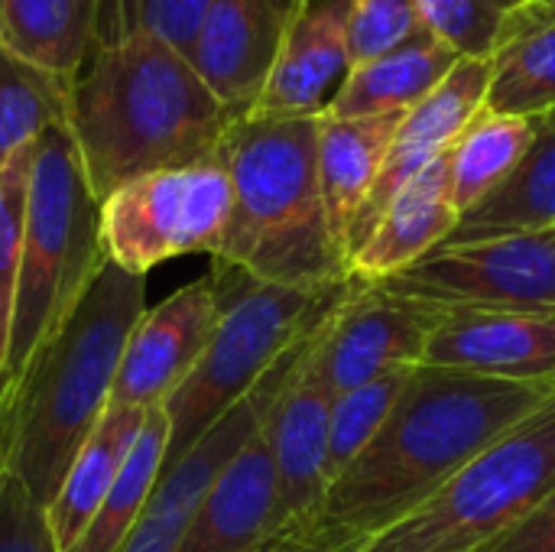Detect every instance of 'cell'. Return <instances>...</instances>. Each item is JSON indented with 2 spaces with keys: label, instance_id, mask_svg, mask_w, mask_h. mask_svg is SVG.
Returning <instances> with one entry per match:
<instances>
[{
  "label": "cell",
  "instance_id": "cell-1",
  "mask_svg": "<svg viewBox=\"0 0 555 552\" xmlns=\"http://www.w3.org/2000/svg\"><path fill=\"white\" fill-rule=\"evenodd\" d=\"M553 390L555 381H494L420 364L380 433L332 482L319 511L270 534L254 552H358L426 504Z\"/></svg>",
  "mask_w": 555,
  "mask_h": 552
},
{
  "label": "cell",
  "instance_id": "cell-2",
  "mask_svg": "<svg viewBox=\"0 0 555 552\" xmlns=\"http://www.w3.org/2000/svg\"><path fill=\"white\" fill-rule=\"evenodd\" d=\"M234 120L192 62L150 36L91 46L65 104L98 202L146 172L218 159Z\"/></svg>",
  "mask_w": 555,
  "mask_h": 552
},
{
  "label": "cell",
  "instance_id": "cell-3",
  "mask_svg": "<svg viewBox=\"0 0 555 552\" xmlns=\"http://www.w3.org/2000/svg\"><path fill=\"white\" fill-rule=\"evenodd\" d=\"M146 277L104 264L62 329L39 348L13 394L0 403L7 472L46 508L78 449L101 423L124 345L146 312Z\"/></svg>",
  "mask_w": 555,
  "mask_h": 552
},
{
  "label": "cell",
  "instance_id": "cell-4",
  "mask_svg": "<svg viewBox=\"0 0 555 552\" xmlns=\"http://www.w3.org/2000/svg\"><path fill=\"white\" fill-rule=\"evenodd\" d=\"M319 117L234 120L221 143L231 218L215 254L257 283L325 290L348 277L319 189Z\"/></svg>",
  "mask_w": 555,
  "mask_h": 552
},
{
  "label": "cell",
  "instance_id": "cell-5",
  "mask_svg": "<svg viewBox=\"0 0 555 552\" xmlns=\"http://www.w3.org/2000/svg\"><path fill=\"white\" fill-rule=\"evenodd\" d=\"M104 264L101 202L88 185L68 127L52 124L33 146L23 254L0 364V403L13 394L39 348L81 303Z\"/></svg>",
  "mask_w": 555,
  "mask_h": 552
},
{
  "label": "cell",
  "instance_id": "cell-6",
  "mask_svg": "<svg viewBox=\"0 0 555 552\" xmlns=\"http://www.w3.org/2000/svg\"><path fill=\"white\" fill-rule=\"evenodd\" d=\"M211 280L221 296V319L192 374L163 403L169 423L163 475L263 381L299 335L322 322L354 290V277L325 290L270 286L218 260Z\"/></svg>",
  "mask_w": 555,
  "mask_h": 552
},
{
  "label": "cell",
  "instance_id": "cell-7",
  "mask_svg": "<svg viewBox=\"0 0 555 552\" xmlns=\"http://www.w3.org/2000/svg\"><path fill=\"white\" fill-rule=\"evenodd\" d=\"M555 491V390L358 552H485Z\"/></svg>",
  "mask_w": 555,
  "mask_h": 552
},
{
  "label": "cell",
  "instance_id": "cell-8",
  "mask_svg": "<svg viewBox=\"0 0 555 552\" xmlns=\"http://www.w3.org/2000/svg\"><path fill=\"white\" fill-rule=\"evenodd\" d=\"M234 192L218 159L146 172L101 202V244L111 264L146 277L182 254H218Z\"/></svg>",
  "mask_w": 555,
  "mask_h": 552
},
{
  "label": "cell",
  "instance_id": "cell-9",
  "mask_svg": "<svg viewBox=\"0 0 555 552\" xmlns=\"http://www.w3.org/2000/svg\"><path fill=\"white\" fill-rule=\"evenodd\" d=\"M380 283L442 312H553L555 228L540 234L442 244L413 267Z\"/></svg>",
  "mask_w": 555,
  "mask_h": 552
},
{
  "label": "cell",
  "instance_id": "cell-10",
  "mask_svg": "<svg viewBox=\"0 0 555 552\" xmlns=\"http://www.w3.org/2000/svg\"><path fill=\"white\" fill-rule=\"evenodd\" d=\"M332 312L322 322H315L306 335H299L296 345L263 374V381L179 465H172L166 475H159L140 524L130 530L120 552H176L195 508L202 504V498L208 495L215 478L224 472V465L263 429L267 416L273 413V407L280 403V397L286 394V387L296 381L306 358L319 345Z\"/></svg>",
  "mask_w": 555,
  "mask_h": 552
},
{
  "label": "cell",
  "instance_id": "cell-11",
  "mask_svg": "<svg viewBox=\"0 0 555 552\" xmlns=\"http://www.w3.org/2000/svg\"><path fill=\"white\" fill-rule=\"evenodd\" d=\"M442 316V309L400 296L384 283L354 280L319 338L315 368L335 397L387 371L420 368Z\"/></svg>",
  "mask_w": 555,
  "mask_h": 552
},
{
  "label": "cell",
  "instance_id": "cell-12",
  "mask_svg": "<svg viewBox=\"0 0 555 552\" xmlns=\"http://www.w3.org/2000/svg\"><path fill=\"white\" fill-rule=\"evenodd\" d=\"M221 319V296L211 277L179 286L156 309H146L120 355L107 407L153 410L192 374Z\"/></svg>",
  "mask_w": 555,
  "mask_h": 552
},
{
  "label": "cell",
  "instance_id": "cell-13",
  "mask_svg": "<svg viewBox=\"0 0 555 552\" xmlns=\"http://www.w3.org/2000/svg\"><path fill=\"white\" fill-rule=\"evenodd\" d=\"M488 81H491V59H462L426 101H420L413 111L403 114L393 143L387 150V159L380 166V176L348 234V264L358 254V247L371 238L393 195L413 176H420L426 166L446 156L452 143L462 137V130L485 111Z\"/></svg>",
  "mask_w": 555,
  "mask_h": 552
},
{
  "label": "cell",
  "instance_id": "cell-14",
  "mask_svg": "<svg viewBox=\"0 0 555 552\" xmlns=\"http://www.w3.org/2000/svg\"><path fill=\"white\" fill-rule=\"evenodd\" d=\"M309 0H215L198 33L192 68L237 117L260 98L276 52Z\"/></svg>",
  "mask_w": 555,
  "mask_h": 552
},
{
  "label": "cell",
  "instance_id": "cell-15",
  "mask_svg": "<svg viewBox=\"0 0 555 552\" xmlns=\"http://www.w3.org/2000/svg\"><path fill=\"white\" fill-rule=\"evenodd\" d=\"M423 364L494 381H555V316L452 309L439 319Z\"/></svg>",
  "mask_w": 555,
  "mask_h": 552
},
{
  "label": "cell",
  "instance_id": "cell-16",
  "mask_svg": "<svg viewBox=\"0 0 555 552\" xmlns=\"http://www.w3.org/2000/svg\"><path fill=\"white\" fill-rule=\"evenodd\" d=\"M315 348L267 420V439L276 465V530L309 521L332 485L328 423L335 394L315 368Z\"/></svg>",
  "mask_w": 555,
  "mask_h": 552
},
{
  "label": "cell",
  "instance_id": "cell-17",
  "mask_svg": "<svg viewBox=\"0 0 555 552\" xmlns=\"http://www.w3.org/2000/svg\"><path fill=\"white\" fill-rule=\"evenodd\" d=\"M351 0H309L293 20L267 75L254 117H319L351 72Z\"/></svg>",
  "mask_w": 555,
  "mask_h": 552
},
{
  "label": "cell",
  "instance_id": "cell-18",
  "mask_svg": "<svg viewBox=\"0 0 555 552\" xmlns=\"http://www.w3.org/2000/svg\"><path fill=\"white\" fill-rule=\"evenodd\" d=\"M273 530L276 465L263 423V429L215 478L176 552H254Z\"/></svg>",
  "mask_w": 555,
  "mask_h": 552
},
{
  "label": "cell",
  "instance_id": "cell-19",
  "mask_svg": "<svg viewBox=\"0 0 555 552\" xmlns=\"http://www.w3.org/2000/svg\"><path fill=\"white\" fill-rule=\"evenodd\" d=\"M459 211L449 192V153L413 176L393 202L384 208L371 238L358 247L348 264V277L364 283H380L400 270L423 260L429 251L442 247L455 224Z\"/></svg>",
  "mask_w": 555,
  "mask_h": 552
},
{
  "label": "cell",
  "instance_id": "cell-20",
  "mask_svg": "<svg viewBox=\"0 0 555 552\" xmlns=\"http://www.w3.org/2000/svg\"><path fill=\"white\" fill-rule=\"evenodd\" d=\"M403 114L319 120V189L332 241L348 267V234L380 176Z\"/></svg>",
  "mask_w": 555,
  "mask_h": 552
},
{
  "label": "cell",
  "instance_id": "cell-21",
  "mask_svg": "<svg viewBox=\"0 0 555 552\" xmlns=\"http://www.w3.org/2000/svg\"><path fill=\"white\" fill-rule=\"evenodd\" d=\"M459 62L462 59L446 42H439L429 29H420L403 46L354 65L325 107V117L406 114L426 101Z\"/></svg>",
  "mask_w": 555,
  "mask_h": 552
},
{
  "label": "cell",
  "instance_id": "cell-22",
  "mask_svg": "<svg viewBox=\"0 0 555 552\" xmlns=\"http://www.w3.org/2000/svg\"><path fill=\"white\" fill-rule=\"evenodd\" d=\"M146 410H127V407H107L88 442L78 449L68 475L62 478L55 498L46 504V521L52 530V540L59 552H68L88 524L94 521L98 508L104 504L107 491L114 488L140 429H143Z\"/></svg>",
  "mask_w": 555,
  "mask_h": 552
},
{
  "label": "cell",
  "instance_id": "cell-23",
  "mask_svg": "<svg viewBox=\"0 0 555 552\" xmlns=\"http://www.w3.org/2000/svg\"><path fill=\"white\" fill-rule=\"evenodd\" d=\"M485 111L543 120L555 111V7L527 3L491 55Z\"/></svg>",
  "mask_w": 555,
  "mask_h": 552
},
{
  "label": "cell",
  "instance_id": "cell-24",
  "mask_svg": "<svg viewBox=\"0 0 555 552\" xmlns=\"http://www.w3.org/2000/svg\"><path fill=\"white\" fill-rule=\"evenodd\" d=\"M555 228V127L540 120V133L520 166L472 211H465L446 244H472Z\"/></svg>",
  "mask_w": 555,
  "mask_h": 552
},
{
  "label": "cell",
  "instance_id": "cell-25",
  "mask_svg": "<svg viewBox=\"0 0 555 552\" xmlns=\"http://www.w3.org/2000/svg\"><path fill=\"white\" fill-rule=\"evenodd\" d=\"M94 13L98 0H0V46L72 85L94 46Z\"/></svg>",
  "mask_w": 555,
  "mask_h": 552
},
{
  "label": "cell",
  "instance_id": "cell-26",
  "mask_svg": "<svg viewBox=\"0 0 555 552\" xmlns=\"http://www.w3.org/2000/svg\"><path fill=\"white\" fill-rule=\"evenodd\" d=\"M540 120L481 111L449 150V192L459 215L485 202L530 153Z\"/></svg>",
  "mask_w": 555,
  "mask_h": 552
},
{
  "label": "cell",
  "instance_id": "cell-27",
  "mask_svg": "<svg viewBox=\"0 0 555 552\" xmlns=\"http://www.w3.org/2000/svg\"><path fill=\"white\" fill-rule=\"evenodd\" d=\"M166 446H169V423L163 407L146 410L143 429L114 482V488L107 491L104 504L98 508L94 521L88 524V530L81 534V540L68 552H120L130 530L140 524L146 501L163 475V459H166Z\"/></svg>",
  "mask_w": 555,
  "mask_h": 552
},
{
  "label": "cell",
  "instance_id": "cell-28",
  "mask_svg": "<svg viewBox=\"0 0 555 552\" xmlns=\"http://www.w3.org/2000/svg\"><path fill=\"white\" fill-rule=\"evenodd\" d=\"M65 104L68 85L62 78L0 46V166L36 143L46 127L65 124Z\"/></svg>",
  "mask_w": 555,
  "mask_h": 552
},
{
  "label": "cell",
  "instance_id": "cell-29",
  "mask_svg": "<svg viewBox=\"0 0 555 552\" xmlns=\"http://www.w3.org/2000/svg\"><path fill=\"white\" fill-rule=\"evenodd\" d=\"M215 0H98L94 46L150 36L192 59Z\"/></svg>",
  "mask_w": 555,
  "mask_h": 552
},
{
  "label": "cell",
  "instance_id": "cell-30",
  "mask_svg": "<svg viewBox=\"0 0 555 552\" xmlns=\"http://www.w3.org/2000/svg\"><path fill=\"white\" fill-rule=\"evenodd\" d=\"M416 368H397L387 371L332 403V423H328V478L335 482L380 433L387 416L393 413L397 400L403 397V387ZM332 488V485H328Z\"/></svg>",
  "mask_w": 555,
  "mask_h": 552
},
{
  "label": "cell",
  "instance_id": "cell-31",
  "mask_svg": "<svg viewBox=\"0 0 555 552\" xmlns=\"http://www.w3.org/2000/svg\"><path fill=\"white\" fill-rule=\"evenodd\" d=\"M530 0H420V23L459 59H491Z\"/></svg>",
  "mask_w": 555,
  "mask_h": 552
},
{
  "label": "cell",
  "instance_id": "cell-32",
  "mask_svg": "<svg viewBox=\"0 0 555 552\" xmlns=\"http://www.w3.org/2000/svg\"><path fill=\"white\" fill-rule=\"evenodd\" d=\"M33 146H23L0 166V364L10 335L13 293L23 254V228H26V202H29V176H33Z\"/></svg>",
  "mask_w": 555,
  "mask_h": 552
},
{
  "label": "cell",
  "instance_id": "cell-33",
  "mask_svg": "<svg viewBox=\"0 0 555 552\" xmlns=\"http://www.w3.org/2000/svg\"><path fill=\"white\" fill-rule=\"evenodd\" d=\"M420 29H423L420 0H351V20H348L351 68L403 46Z\"/></svg>",
  "mask_w": 555,
  "mask_h": 552
},
{
  "label": "cell",
  "instance_id": "cell-34",
  "mask_svg": "<svg viewBox=\"0 0 555 552\" xmlns=\"http://www.w3.org/2000/svg\"><path fill=\"white\" fill-rule=\"evenodd\" d=\"M0 552H59L46 508L13 472L0 482Z\"/></svg>",
  "mask_w": 555,
  "mask_h": 552
},
{
  "label": "cell",
  "instance_id": "cell-35",
  "mask_svg": "<svg viewBox=\"0 0 555 552\" xmlns=\"http://www.w3.org/2000/svg\"><path fill=\"white\" fill-rule=\"evenodd\" d=\"M485 552H555V491Z\"/></svg>",
  "mask_w": 555,
  "mask_h": 552
},
{
  "label": "cell",
  "instance_id": "cell-36",
  "mask_svg": "<svg viewBox=\"0 0 555 552\" xmlns=\"http://www.w3.org/2000/svg\"><path fill=\"white\" fill-rule=\"evenodd\" d=\"M7 475V433H3V413H0V482Z\"/></svg>",
  "mask_w": 555,
  "mask_h": 552
},
{
  "label": "cell",
  "instance_id": "cell-37",
  "mask_svg": "<svg viewBox=\"0 0 555 552\" xmlns=\"http://www.w3.org/2000/svg\"><path fill=\"white\" fill-rule=\"evenodd\" d=\"M543 120H546V124H553V127H555V111L550 114V117H543Z\"/></svg>",
  "mask_w": 555,
  "mask_h": 552
},
{
  "label": "cell",
  "instance_id": "cell-38",
  "mask_svg": "<svg viewBox=\"0 0 555 552\" xmlns=\"http://www.w3.org/2000/svg\"><path fill=\"white\" fill-rule=\"evenodd\" d=\"M533 3H546V7H555V0H533Z\"/></svg>",
  "mask_w": 555,
  "mask_h": 552
},
{
  "label": "cell",
  "instance_id": "cell-39",
  "mask_svg": "<svg viewBox=\"0 0 555 552\" xmlns=\"http://www.w3.org/2000/svg\"><path fill=\"white\" fill-rule=\"evenodd\" d=\"M553 316H555V309H553Z\"/></svg>",
  "mask_w": 555,
  "mask_h": 552
}]
</instances>
